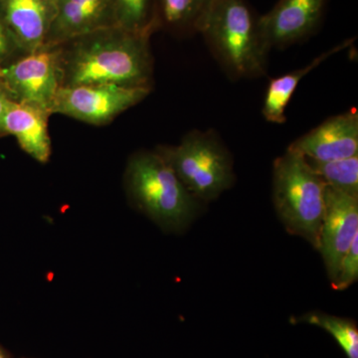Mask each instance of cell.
I'll return each mask as SVG.
<instances>
[{"instance_id":"1","label":"cell","mask_w":358,"mask_h":358,"mask_svg":"<svg viewBox=\"0 0 358 358\" xmlns=\"http://www.w3.org/2000/svg\"><path fill=\"white\" fill-rule=\"evenodd\" d=\"M150 32L114 25L59 45L62 86L120 85L152 88Z\"/></svg>"},{"instance_id":"2","label":"cell","mask_w":358,"mask_h":358,"mask_svg":"<svg viewBox=\"0 0 358 358\" xmlns=\"http://www.w3.org/2000/svg\"><path fill=\"white\" fill-rule=\"evenodd\" d=\"M219 64L234 80L266 74L267 56L259 17L245 0H212L194 28Z\"/></svg>"},{"instance_id":"3","label":"cell","mask_w":358,"mask_h":358,"mask_svg":"<svg viewBox=\"0 0 358 358\" xmlns=\"http://www.w3.org/2000/svg\"><path fill=\"white\" fill-rule=\"evenodd\" d=\"M124 186L133 206L164 231H182L199 211V200L157 150L131 155Z\"/></svg>"},{"instance_id":"4","label":"cell","mask_w":358,"mask_h":358,"mask_svg":"<svg viewBox=\"0 0 358 358\" xmlns=\"http://www.w3.org/2000/svg\"><path fill=\"white\" fill-rule=\"evenodd\" d=\"M326 183L305 157L287 150L273 169V200L275 211L291 234L303 237L319 248L326 207Z\"/></svg>"},{"instance_id":"5","label":"cell","mask_w":358,"mask_h":358,"mask_svg":"<svg viewBox=\"0 0 358 358\" xmlns=\"http://www.w3.org/2000/svg\"><path fill=\"white\" fill-rule=\"evenodd\" d=\"M157 152L199 201L218 199L234 185L232 157L213 129H194L179 145H162Z\"/></svg>"},{"instance_id":"6","label":"cell","mask_w":358,"mask_h":358,"mask_svg":"<svg viewBox=\"0 0 358 358\" xmlns=\"http://www.w3.org/2000/svg\"><path fill=\"white\" fill-rule=\"evenodd\" d=\"M150 90L147 87L120 85L62 86L59 89L51 113L103 126L138 105L148 96Z\"/></svg>"},{"instance_id":"7","label":"cell","mask_w":358,"mask_h":358,"mask_svg":"<svg viewBox=\"0 0 358 358\" xmlns=\"http://www.w3.org/2000/svg\"><path fill=\"white\" fill-rule=\"evenodd\" d=\"M1 84L14 102L36 106L51 115L62 87L60 49L45 47L1 67Z\"/></svg>"},{"instance_id":"8","label":"cell","mask_w":358,"mask_h":358,"mask_svg":"<svg viewBox=\"0 0 358 358\" xmlns=\"http://www.w3.org/2000/svg\"><path fill=\"white\" fill-rule=\"evenodd\" d=\"M319 249L331 281L353 240L358 237V197L327 186Z\"/></svg>"},{"instance_id":"9","label":"cell","mask_w":358,"mask_h":358,"mask_svg":"<svg viewBox=\"0 0 358 358\" xmlns=\"http://www.w3.org/2000/svg\"><path fill=\"white\" fill-rule=\"evenodd\" d=\"M327 0H279L259 17L266 49L285 48L307 38L319 25Z\"/></svg>"},{"instance_id":"10","label":"cell","mask_w":358,"mask_h":358,"mask_svg":"<svg viewBox=\"0 0 358 358\" xmlns=\"http://www.w3.org/2000/svg\"><path fill=\"white\" fill-rule=\"evenodd\" d=\"M289 150L317 162L358 155V113L355 109L329 117L289 145Z\"/></svg>"},{"instance_id":"11","label":"cell","mask_w":358,"mask_h":358,"mask_svg":"<svg viewBox=\"0 0 358 358\" xmlns=\"http://www.w3.org/2000/svg\"><path fill=\"white\" fill-rule=\"evenodd\" d=\"M55 10L56 0H0V20L26 54L45 48Z\"/></svg>"},{"instance_id":"12","label":"cell","mask_w":358,"mask_h":358,"mask_svg":"<svg viewBox=\"0 0 358 358\" xmlns=\"http://www.w3.org/2000/svg\"><path fill=\"white\" fill-rule=\"evenodd\" d=\"M115 25L114 0H56L46 46L55 47Z\"/></svg>"},{"instance_id":"13","label":"cell","mask_w":358,"mask_h":358,"mask_svg":"<svg viewBox=\"0 0 358 358\" xmlns=\"http://www.w3.org/2000/svg\"><path fill=\"white\" fill-rule=\"evenodd\" d=\"M50 114L29 103L11 101L3 120L4 134H11L18 145L39 164L51 157V138L48 133Z\"/></svg>"},{"instance_id":"14","label":"cell","mask_w":358,"mask_h":358,"mask_svg":"<svg viewBox=\"0 0 358 358\" xmlns=\"http://www.w3.org/2000/svg\"><path fill=\"white\" fill-rule=\"evenodd\" d=\"M352 43L353 39L346 40L338 46H334L331 50L320 54L305 67L271 80L266 92L265 99H264L262 109L266 121L272 124H284L287 119L285 115L287 107L301 79L307 76L313 69L319 67L327 59L343 51Z\"/></svg>"},{"instance_id":"15","label":"cell","mask_w":358,"mask_h":358,"mask_svg":"<svg viewBox=\"0 0 358 358\" xmlns=\"http://www.w3.org/2000/svg\"><path fill=\"white\" fill-rule=\"evenodd\" d=\"M212 0H155L157 24L176 30H192Z\"/></svg>"},{"instance_id":"16","label":"cell","mask_w":358,"mask_h":358,"mask_svg":"<svg viewBox=\"0 0 358 358\" xmlns=\"http://www.w3.org/2000/svg\"><path fill=\"white\" fill-rule=\"evenodd\" d=\"M306 159L327 186L358 197V155L329 162Z\"/></svg>"},{"instance_id":"17","label":"cell","mask_w":358,"mask_h":358,"mask_svg":"<svg viewBox=\"0 0 358 358\" xmlns=\"http://www.w3.org/2000/svg\"><path fill=\"white\" fill-rule=\"evenodd\" d=\"M115 25L133 32L152 33L157 26L155 0H114Z\"/></svg>"},{"instance_id":"18","label":"cell","mask_w":358,"mask_h":358,"mask_svg":"<svg viewBox=\"0 0 358 358\" xmlns=\"http://www.w3.org/2000/svg\"><path fill=\"white\" fill-rule=\"evenodd\" d=\"M300 322H308L331 334L348 358H358V329L355 322L322 313H310Z\"/></svg>"},{"instance_id":"19","label":"cell","mask_w":358,"mask_h":358,"mask_svg":"<svg viewBox=\"0 0 358 358\" xmlns=\"http://www.w3.org/2000/svg\"><path fill=\"white\" fill-rule=\"evenodd\" d=\"M358 278V237L353 240L350 249L341 259L338 275L331 281L333 288L338 291L350 288Z\"/></svg>"},{"instance_id":"20","label":"cell","mask_w":358,"mask_h":358,"mask_svg":"<svg viewBox=\"0 0 358 358\" xmlns=\"http://www.w3.org/2000/svg\"><path fill=\"white\" fill-rule=\"evenodd\" d=\"M16 50H18V48L15 42L13 41L4 23L0 20V63L8 59Z\"/></svg>"},{"instance_id":"21","label":"cell","mask_w":358,"mask_h":358,"mask_svg":"<svg viewBox=\"0 0 358 358\" xmlns=\"http://www.w3.org/2000/svg\"><path fill=\"white\" fill-rule=\"evenodd\" d=\"M10 96L3 88L2 84H0V136L4 134L3 133V120L4 115L6 114V110L8 109V106L11 103Z\"/></svg>"},{"instance_id":"22","label":"cell","mask_w":358,"mask_h":358,"mask_svg":"<svg viewBox=\"0 0 358 358\" xmlns=\"http://www.w3.org/2000/svg\"><path fill=\"white\" fill-rule=\"evenodd\" d=\"M0 358H13V355L1 345H0Z\"/></svg>"},{"instance_id":"23","label":"cell","mask_w":358,"mask_h":358,"mask_svg":"<svg viewBox=\"0 0 358 358\" xmlns=\"http://www.w3.org/2000/svg\"><path fill=\"white\" fill-rule=\"evenodd\" d=\"M0 84H1V66H0Z\"/></svg>"},{"instance_id":"24","label":"cell","mask_w":358,"mask_h":358,"mask_svg":"<svg viewBox=\"0 0 358 358\" xmlns=\"http://www.w3.org/2000/svg\"><path fill=\"white\" fill-rule=\"evenodd\" d=\"M21 358H25V357H21Z\"/></svg>"}]
</instances>
